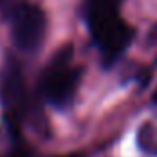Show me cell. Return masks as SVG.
I'll return each instance as SVG.
<instances>
[{
	"label": "cell",
	"mask_w": 157,
	"mask_h": 157,
	"mask_svg": "<svg viewBox=\"0 0 157 157\" xmlns=\"http://www.w3.org/2000/svg\"><path fill=\"white\" fill-rule=\"evenodd\" d=\"M84 20L90 37L108 68L122 59L135 39V29L128 26L119 13V0H88Z\"/></svg>",
	"instance_id": "6da1fadb"
},
{
	"label": "cell",
	"mask_w": 157,
	"mask_h": 157,
	"mask_svg": "<svg viewBox=\"0 0 157 157\" xmlns=\"http://www.w3.org/2000/svg\"><path fill=\"white\" fill-rule=\"evenodd\" d=\"M73 46L66 44L57 49V53L48 62L40 75L39 97L59 112L68 110L77 95L82 78V68L73 66Z\"/></svg>",
	"instance_id": "7a4b0ae2"
},
{
	"label": "cell",
	"mask_w": 157,
	"mask_h": 157,
	"mask_svg": "<svg viewBox=\"0 0 157 157\" xmlns=\"http://www.w3.org/2000/svg\"><path fill=\"white\" fill-rule=\"evenodd\" d=\"M7 18L15 48L22 53H35L42 46L48 31V17L44 9L31 2H18L9 9Z\"/></svg>",
	"instance_id": "3957f363"
},
{
	"label": "cell",
	"mask_w": 157,
	"mask_h": 157,
	"mask_svg": "<svg viewBox=\"0 0 157 157\" xmlns=\"http://www.w3.org/2000/svg\"><path fill=\"white\" fill-rule=\"evenodd\" d=\"M0 101L4 106V121L13 141L20 139V124L26 115L29 93L26 90L20 66L15 59H9L0 75Z\"/></svg>",
	"instance_id": "277c9868"
},
{
	"label": "cell",
	"mask_w": 157,
	"mask_h": 157,
	"mask_svg": "<svg viewBox=\"0 0 157 157\" xmlns=\"http://www.w3.org/2000/svg\"><path fill=\"white\" fill-rule=\"evenodd\" d=\"M137 144L144 154L157 155V130L152 122L141 124V128L137 130Z\"/></svg>",
	"instance_id": "5b68a950"
},
{
	"label": "cell",
	"mask_w": 157,
	"mask_h": 157,
	"mask_svg": "<svg viewBox=\"0 0 157 157\" xmlns=\"http://www.w3.org/2000/svg\"><path fill=\"white\" fill-rule=\"evenodd\" d=\"M146 44L148 46H155L157 44V24L148 31V37H146Z\"/></svg>",
	"instance_id": "8992f818"
},
{
	"label": "cell",
	"mask_w": 157,
	"mask_h": 157,
	"mask_svg": "<svg viewBox=\"0 0 157 157\" xmlns=\"http://www.w3.org/2000/svg\"><path fill=\"white\" fill-rule=\"evenodd\" d=\"M59 157H84V155H80V154H70V155H59Z\"/></svg>",
	"instance_id": "52a82bcc"
},
{
	"label": "cell",
	"mask_w": 157,
	"mask_h": 157,
	"mask_svg": "<svg viewBox=\"0 0 157 157\" xmlns=\"http://www.w3.org/2000/svg\"><path fill=\"white\" fill-rule=\"evenodd\" d=\"M152 101L157 104V88H155V91H154V97H152Z\"/></svg>",
	"instance_id": "ba28073f"
}]
</instances>
